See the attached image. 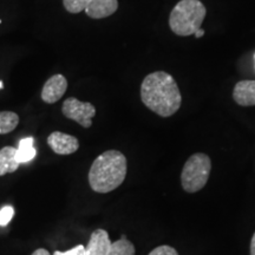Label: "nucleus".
Instances as JSON below:
<instances>
[{
	"label": "nucleus",
	"mask_w": 255,
	"mask_h": 255,
	"mask_svg": "<svg viewBox=\"0 0 255 255\" xmlns=\"http://www.w3.org/2000/svg\"><path fill=\"white\" fill-rule=\"evenodd\" d=\"M47 144L58 155H71L79 148V142L75 136L55 131L47 137Z\"/></svg>",
	"instance_id": "6"
},
{
	"label": "nucleus",
	"mask_w": 255,
	"mask_h": 255,
	"mask_svg": "<svg viewBox=\"0 0 255 255\" xmlns=\"http://www.w3.org/2000/svg\"><path fill=\"white\" fill-rule=\"evenodd\" d=\"M15 152H17V148L14 146H4L0 149V176L14 173L19 168Z\"/></svg>",
	"instance_id": "11"
},
{
	"label": "nucleus",
	"mask_w": 255,
	"mask_h": 255,
	"mask_svg": "<svg viewBox=\"0 0 255 255\" xmlns=\"http://www.w3.org/2000/svg\"><path fill=\"white\" fill-rule=\"evenodd\" d=\"M63 115L66 119L75 121L83 128H90L92 119L96 115V108L89 102H81L77 98L70 97L63 103Z\"/></svg>",
	"instance_id": "5"
},
{
	"label": "nucleus",
	"mask_w": 255,
	"mask_h": 255,
	"mask_svg": "<svg viewBox=\"0 0 255 255\" xmlns=\"http://www.w3.org/2000/svg\"><path fill=\"white\" fill-rule=\"evenodd\" d=\"M2 88H4V83H2L1 81H0V90H1Z\"/></svg>",
	"instance_id": "22"
},
{
	"label": "nucleus",
	"mask_w": 255,
	"mask_h": 255,
	"mask_svg": "<svg viewBox=\"0 0 255 255\" xmlns=\"http://www.w3.org/2000/svg\"><path fill=\"white\" fill-rule=\"evenodd\" d=\"M233 98L241 107L255 105V81H241L233 90Z\"/></svg>",
	"instance_id": "9"
},
{
	"label": "nucleus",
	"mask_w": 255,
	"mask_h": 255,
	"mask_svg": "<svg viewBox=\"0 0 255 255\" xmlns=\"http://www.w3.org/2000/svg\"><path fill=\"white\" fill-rule=\"evenodd\" d=\"M18 123L19 116L13 111H0V135L13 131Z\"/></svg>",
	"instance_id": "13"
},
{
	"label": "nucleus",
	"mask_w": 255,
	"mask_h": 255,
	"mask_svg": "<svg viewBox=\"0 0 255 255\" xmlns=\"http://www.w3.org/2000/svg\"><path fill=\"white\" fill-rule=\"evenodd\" d=\"M203 34H205V30L200 28V30H197L195 33H194V36H195L196 38H201V37H203Z\"/></svg>",
	"instance_id": "21"
},
{
	"label": "nucleus",
	"mask_w": 255,
	"mask_h": 255,
	"mask_svg": "<svg viewBox=\"0 0 255 255\" xmlns=\"http://www.w3.org/2000/svg\"><path fill=\"white\" fill-rule=\"evenodd\" d=\"M149 255H178V253L174 247L163 245V246H158L152 250Z\"/></svg>",
	"instance_id": "17"
},
{
	"label": "nucleus",
	"mask_w": 255,
	"mask_h": 255,
	"mask_svg": "<svg viewBox=\"0 0 255 255\" xmlns=\"http://www.w3.org/2000/svg\"><path fill=\"white\" fill-rule=\"evenodd\" d=\"M111 245L109 234L104 229H96L92 233L90 240L85 247L84 255H108L110 252Z\"/></svg>",
	"instance_id": "8"
},
{
	"label": "nucleus",
	"mask_w": 255,
	"mask_h": 255,
	"mask_svg": "<svg viewBox=\"0 0 255 255\" xmlns=\"http://www.w3.org/2000/svg\"><path fill=\"white\" fill-rule=\"evenodd\" d=\"M212 170V161L203 152L191 155L183 165L181 174V183L187 193H196L208 182Z\"/></svg>",
	"instance_id": "4"
},
{
	"label": "nucleus",
	"mask_w": 255,
	"mask_h": 255,
	"mask_svg": "<svg viewBox=\"0 0 255 255\" xmlns=\"http://www.w3.org/2000/svg\"><path fill=\"white\" fill-rule=\"evenodd\" d=\"M206 14L207 9L200 0H181L171 11L169 26L177 36H191L200 30Z\"/></svg>",
	"instance_id": "3"
},
{
	"label": "nucleus",
	"mask_w": 255,
	"mask_h": 255,
	"mask_svg": "<svg viewBox=\"0 0 255 255\" xmlns=\"http://www.w3.org/2000/svg\"><path fill=\"white\" fill-rule=\"evenodd\" d=\"M251 255H255V233L252 237V241H251Z\"/></svg>",
	"instance_id": "20"
},
{
	"label": "nucleus",
	"mask_w": 255,
	"mask_h": 255,
	"mask_svg": "<svg viewBox=\"0 0 255 255\" xmlns=\"http://www.w3.org/2000/svg\"><path fill=\"white\" fill-rule=\"evenodd\" d=\"M14 215V209L11 206H5L0 209V226L5 227L11 222L12 218Z\"/></svg>",
	"instance_id": "16"
},
{
	"label": "nucleus",
	"mask_w": 255,
	"mask_h": 255,
	"mask_svg": "<svg viewBox=\"0 0 255 255\" xmlns=\"http://www.w3.org/2000/svg\"><path fill=\"white\" fill-rule=\"evenodd\" d=\"M34 139L33 137H26L19 142V145L15 152V158H17L18 163H27L36 157L37 150L33 145Z\"/></svg>",
	"instance_id": "12"
},
{
	"label": "nucleus",
	"mask_w": 255,
	"mask_h": 255,
	"mask_svg": "<svg viewBox=\"0 0 255 255\" xmlns=\"http://www.w3.org/2000/svg\"><path fill=\"white\" fill-rule=\"evenodd\" d=\"M91 0H63L64 7L70 13H79L85 11Z\"/></svg>",
	"instance_id": "15"
},
{
	"label": "nucleus",
	"mask_w": 255,
	"mask_h": 255,
	"mask_svg": "<svg viewBox=\"0 0 255 255\" xmlns=\"http://www.w3.org/2000/svg\"><path fill=\"white\" fill-rule=\"evenodd\" d=\"M143 104L161 117L176 114L182 103V96L174 77L164 71L149 73L141 84Z\"/></svg>",
	"instance_id": "1"
},
{
	"label": "nucleus",
	"mask_w": 255,
	"mask_h": 255,
	"mask_svg": "<svg viewBox=\"0 0 255 255\" xmlns=\"http://www.w3.org/2000/svg\"><path fill=\"white\" fill-rule=\"evenodd\" d=\"M85 254V247L83 245H78V246H75L71 250L66 252H59L56 251L53 255H84Z\"/></svg>",
	"instance_id": "18"
},
{
	"label": "nucleus",
	"mask_w": 255,
	"mask_h": 255,
	"mask_svg": "<svg viewBox=\"0 0 255 255\" xmlns=\"http://www.w3.org/2000/svg\"><path fill=\"white\" fill-rule=\"evenodd\" d=\"M119 8L117 0H91L85 13L90 18L103 19L113 15Z\"/></svg>",
	"instance_id": "10"
},
{
	"label": "nucleus",
	"mask_w": 255,
	"mask_h": 255,
	"mask_svg": "<svg viewBox=\"0 0 255 255\" xmlns=\"http://www.w3.org/2000/svg\"><path fill=\"white\" fill-rule=\"evenodd\" d=\"M127 158L119 150H108L95 159L89 171V183L96 193H110L124 182Z\"/></svg>",
	"instance_id": "2"
},
{
	"label": "nucleus",
	"mask_w": 255,
	"mask_h": 255,
	"mask_svg": "<svg viewBox=\"0 0 255 255\" xmlns=\"http://www.w3.org/2000/svg\"><path fill=\"white\" fill-rule=\"evenodd\" d=\"M32 255H51V254L46 250H44V248H39V250L34 251L33 253H32Z\"/></svg>",
	"instance_id": "19"
},
{
	"label": "nucleus",
	"mask_w": 255,
	"mask_h": 255,
	"mask_svg": "<svg viewBox=\"0 0 255 255\" xmlns=\"http://www.w3.org/2000/svg\"><path fill=\"white\" fill-rule=\"evenodd\" d=\"M108 255H135V246L132 242L128 240L127 237H123L120 240L115 241L111 245L110 252Z\"/></svg>",
	"instance_id": "14"
},
{
	"label": "nucleus",
	"mask_w": 255,
	"mask_h": 255,
	"mask_svg": "<svg viewBox=\"0 0 255 255\" xmlns=\"http://www.w3.org/2000/svg\"><path fill=\"white\" fill-rule=\"evenodd\" d=\"M68 89V81L63 75H55L49 78L41 90V100L47 104L58 102Z\"/></svg>",
	"instance_id": "7"
}]
</instances>
